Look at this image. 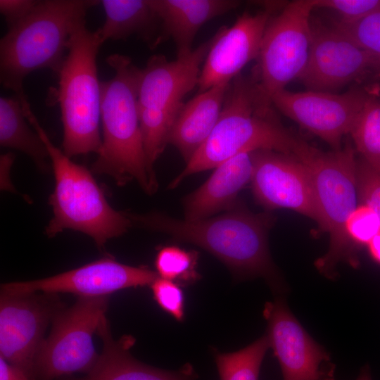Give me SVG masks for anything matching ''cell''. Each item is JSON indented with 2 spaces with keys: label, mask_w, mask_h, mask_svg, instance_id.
Here are the masks:
<instances>
[{
  "label": "cell",
  "mask_w": 380,
  "mask_h": 380,
  "mask_svg": "<svg viewBox=\"0 0 380 380\" xmlns=\"http://www.w3.org/2000/svg\"><path fill=\"white\" fill-rule=\"evenodd\" d=\"M125 214L132 226L202 248L222 261L236 280L261 277L275 291L284 287L269 251L267 234L273 223L269 214H254L234 207L220 216L196 221L158 212Z\"/></svg>",
  "instance_id": "obj_1"
},
{
  "label": "cell",
  "mask_w": 380,
  "mask_h": 380,
  "mask_svg": "<svg viewBox=\"0 0 380 380\" xmlns=\"http://www.w3.org/2000/svg\"><path fill=\"white\" fill-rule=\"evenodd\" d=\"M260 97L251 76L230 83L218 121L210 137L170 184L173 189L193 174L215 168L243 153L270 150L294 156L302 139L285 128Z\"/></svg>",
  "instance_id": "obj_2"
},
{
  "label": "cell",
  "mask_w": 380,
  "mask_h": 380,
  "mask_svg": "<svg viewBox=\"0 0 380 380\" xmlns=\"http://www.w3.org/2000/svg\"><path fill=\"white\" fill-rule=\"evenodd\" d=\"M106 63L114 75L101 82L102 144L91 172L111 177L120 186L135 180L152 194L158 184L146 160L139 120L140 68L130 58L118 53L110 55Z\"/></svg>",
  "instance_id": "obj_3"
},
{
  "label": "cell",
  "mask_w": 380,
  "mask_h": 380,
  "mask_svg": "<svg viewBox=\"0 0 380 380\" xmlns=\"http://www.w3.org/2000/svg\"><path fill=\"white\" fill-rule=\"evenodd\" d=\"M94 0H42L0 40V81L20 100L27 99L23 82L31 72L49 68L58 75L74 31L86 23Z\"/></svg>",
  "instance_id": "obj_4"
},
{
  "label": "cell",
  "mask_w": 380,
  "mask_h": 380,
  "mask_svg": "<svg viewBox=\"0 0 380 380\" xmlns=\"http://www.w3.org/2000/svg\"><path fill=\"white\" fill-rule=\"evenodd\" d=\"M25 115L46 146L55 177L49 198L53 217L45 228L46 234L53 237L66 229L77 231L90 236L99 249L104 248L108 240L132 227L131 221L125 212L110 206L91 171L72 162L53 144L31 108Z\"/></svg>",
  "instance_id": "obj_5"
},
{
  "label": "cell",
  "mask_w": 380,
  "mask_h": 380,
  "mask_svg": "<svg viewBox=\"0 0 380 380\" xmlns=\"http://www.w3.org/2000/svg\"><path fill=\"white\" fill-rule=\"evenodd\" d=\"M355 150L347 143L343 148L324 152L303 141L295 155L310 174L317 222L329 234V246L315 266L325 276L332 277L337 264L347 262L355 266L356 253L345 232L346 222L356 208L357 187Z\"/></svg>",
  "instance_id": "obj_6"
},
{
  "label": "cell",
  "mask_w": 380,
  "mask_h": 380,
  "mask_svg": "<svg viewBox=\"0 0 380 380\" xmlns=\"http://www.w3.org/2000/svg\"><path fill=\"white\" fill-rule=\"evenodd\" d=\"M102 45L96 31L86 23L72 33L68 50L58 73L57 101L63 128V152L69 158L98 153L100 134L101 82L96 57Z\"/></svg>",
  "instance_id": "obj_7"
},
{
  "label": "cell",
  "mask_w": 380,
  "mask_h": 380,
  "mask_svg": "<svg viewBox=\"0 0 380 380\" xmlns=\"http://www.w3.org/2000/svg\"><path fill=\"white\" fill-rule=\"evenodd\" d=\"M315 8L314 0L286 3L267 25L251 77L267 104L272 105L273 96L298 79L305 68Z\"/></svg>",
  "instance_id": "obj_8"
},
{
  "label": "cell",
  "mask_w": 380,
  "mask_h": 380,
  "mask_svg": "<svg viewBox=\"0 0 380 380\" xmlns=\"http://www.w3.org/2000/svg\"><path fill=\"white\" fill-rule=\"evenodd\" d=\"M108 303V296H78L72 305L55 315L34 360V380H58L76 373L86 374L92 369L99 357L93 335Z\"/></svg>",
  "instance_id": "obj_9"
},
{
  "label": "cell",
  "mask_w": 380,
  "mask_h": 380,
  "mask_svg": "<svg viewBox=\"0 0 380 380\" xmlns=\"http://www.w3.org/2000/svg\"><path fill=\"white\" fill-rule=\"evenodd\" d=\"M58 293L0 295V357L34 379L36 356L48 326L63 308Z\"/></svg>",
  "instance_id": "obj_10"
},
{
  "label": "cell",
  "mask_w": 380,
  "mask_h": 380,
  "mask_svg": "<svg viewBox=\"0 0 380 380\" xmlns=\"http://www.w3.org/2000/svg\"><path fill=\"white\" fill-rule=\"evenodd\" d=\"M312 40L298 78L310 91H327L377 76L380 63L334 25L311 18Z\"/></svg>",
  "instance_id": "obj_11"
},
{
  "label": "cell",
  "mask_w": 380,
  "mask_h": 380,
  "mask_svg": "<svg viewBox=\"0 0 380 380\" xmlns=\"http://www.w3.org/2000/svg\"><path fill=\"white\" fill-rule=\"evenodd\" d=\"M369 89L354 87L343 94L284 89L272 99L273 106L301 127L340 150L342 139L350 133Z\"/></svg>",
  "instance_id": "obj_12"
},
{
  "label": "cell",
  "mask_w": 380,
  "mask_h": 380,
  "mask_svg": "<svg viewBox=\"0 0 380 380\" xmlns=\"http://www.w3.org/2000/svg\"><path fill=\"white\" fill-rule=\"evenodd\" d=\"M158 277L156 272L147 267L127 265L108 255L49 277L2 284L1 292L70 293L78 296H101L124 289L151 285Z\"/></svg>",
  "instance_id": "obj_13"
},
{
  "label": "cell",
  "mask_w": 380,
  "mask_h": 380,
  "mask_svg": "<svg viewBox=\"0 0 380 380\" xmlns=\"http://www.w3.org/2000/svg\"><path fill=\"white\" fill-rule=\"evenodd\" d=\"M263 4V10L255 13L245 11L232 26H222L214 34L201 71L198 93L230 83L246 65L257 58L267 25L282 6L280 3Z\"/></svg>",
  "instance_id": "obj_14"
},
{
  "label": "cell",
  "mask_w": 380,
  "mask_h": 380,
  "mask_svg": "<svg viewBox=\"0 0 380 380\" xmlns=\"http://www.w3.org/2000/svg\"><path fill=\"white\" fill-rule=\"evenodd\" d=\"M253 160L252 190L259 204L269 210H293L317 221L310 174L300 160L270 150L253 152Z\"/></svg>",
  "instance_id": "obj_15"
},
{
  "label": "cell",
  "mask_w": 380,
  "mask_h": 380,
  "mask_svg": "<svg viewBox=\"0 0 380 380\" xmlns=\"http://www.w3.org/2000/svg\"><path fill=\"white\" fill-rule=\"evenodd\" d=\"M263 316L270 347L284 380H318L334 368L321 367L329 360V354L309 336L281 299L267 303Z\"/></svg>",
  "instance_id": "obj_16"
},
{
  "label": "cell",
  "mask_w": 380,
  "mask_h": 380,
  "mask_svg": "<svg viewBox=\"0 0 380 380\" xmlns=\"http://www.w3.org/2000/svg\"><path fill=\"white\" fill-rule=\"evenodd\" d=\"M214 35L191 53L174 61L163 55L150 57L140 68L138 106L151 109L182 107L184 96L198 87L202 66L214 41Z\"/></svg>",
  "instance_id": "obj_17"
},
{
  "label": "cell",
  "mask_w": 380,
  "mask_h": 380,
  "mask_svg": "<svg viewBox=\"0 0 380 380\" xmlns=\"http://www.w3.org/2000/svg\"><path fill=\"white\" fill-rule=\"evenodd\" d=\"M96 334L103 345L96 364L84 376L68 380H196L198 377L189 363L172 371L146 365L134 357L130 348L135 338L124 335L114 339L106 315L101 318Z\"/></svg>",
  "instance_id": "obj_18"
},
{
  "label": "cell",
  "mask_w": 380,
  "mask_h": 380,
  "mask_svg": "<svg viewBox=\"0 0 380 380\" xmlns=\"http://www.w3.org/2000/svg\"><path fill=\"white\" fill-rule=\"evenodd\" d=\"M160 20V32L156 47L172 39L177 58L189 55L201 27L208 21L224 15L241 2L236 0H151Z\"/></svg>",
  "instance_id": "obj_19"
},
{
  "label": "cell",
  "mask_w": 380,
  "mask_h": 380,
  "mask_svg": "<svg viewBox=\"0 0 380 380\" xmlns=\"http://www.w3.org/2000/svg\"><path fill=\"white\" fill-rule=\"evenodd\" d=\"M253 172V152L239 154L217 166L199 188L184 198V219L196 221L232 209L238 194L251 182Z\"/></svg>",
  "instance_id": "obj_20"
},
{
  "label": "cell",
  "mask_w": 380,
  "mask_h": 380,
  "mask_svg": "<svg viewBox=\"0 0 380 380\" xmlns=\"http://www.w3.org/2000/svg\"><path fill=\"white\" fill-rule=\"evenodd\" d=\"M229 83L215 86L184 103L170 133L169 144L186 163L204 144L220 118Z\"/></svg>",
  "instance_id": "obj_21"
},
{
  "label": "cell",
  "mask_w": 380,
  "mask_h": 380,
  "mask_svg": "<svg viewBox=\"0 0 380 380\" xmlns=\"http://www.w3.org/2000/svg\"><path fill=\"white\" fill-rule=\"evenodd\" d=\"M100 4L106 19L96 32L102 44L136 35L150 49L156 48L160 23L151 0H102Z\"/></svg>",
  "instance_id": "obj_22"
},
{
  "label": "cell",
  "mask_w": 380,
  "mask_h": 380,
  "mask_svg": "<svg viewBox=\"0 0 380 380\" xmlns=\"http://www.w3.org/2000/svg\"><path fill=\"white\" fill-rule=\"evenodd\" d=\"M19 98H0V145L20 151L28 156L42 171L49 168V158L45 144L36 131L32 130Z\"/></svg>",
  "instance_id": "obj_23"
},
{
  "label": "cell",
  "mask_w": 380,
  "mask_h": 380,
  "mask_svg": "<svg viewBox=\"0 0 380 380\" xmlns=\"http://www.w3.org/2000/svg\"><path fill=\"white\" fill-rule=\"evenodd\" d=\"M378 89H369L350 134L357 151L366 163L380 170V99Z\"/></svg>",
  "instance_id": "obj_24"
},
{
  "label": "cell",
  "mask_w": 380,
  "mask_h": 380,
  "mask_svg": "<svg viewBox=\"0 0 380 380\" xmlns=\"http://www.w3.org/2000/svg\"><path fill=\"white\" fill-rule=\"evenodd\" d=\"M269 347L265 334L237 351H216L214 357L220 380H258L261 365Z\"/></svg>",
  "instance_id": "obj_25"
},
{
  "label": "cell",
  "mask_w": 380,
  "mask_h": 380,
  "mask_svg": "<svg viewBox=\"0 0 380 380\" xmlns=\"http://www.w3.org/2000/svg\"><path fill=\"white\" fill-rule=\"evenodd\" d=\"M182 106L165 109L138 106L144 149L152 170L155 162L169 144L171 131Z\"/></svg>",
  "instance_id": "obj_26"
},
{
  "label": "cell",
  "mask_w": 380,
  "mask_h": 380,
  "mask_svg": "<svg viewBox=\"0 0 380 380\" xmlns=\"http://www.w3.org/2000/svg\"><path fill=\"white\" fill-rule=\"evenodd\" d=\"M198 255L194 251H186L175 246L161 248L155 259L158 276L179 285H189L200 279L196 270Z\"/></svg>",
  "instance_id": "obj_27"
},
{
  "label": "cell",
  "mask_w": 380,
  "mask_h": 380,
  "mask_svg": "<svg viewBox=\"0 0 380 380\" xmlns=\"http://www.w3.org/2000/svg\"><path fill=\"white\" fill-rule=\"evenodd\" d=\"M346 236L355 253L380 232V218L369 204L361 203L348 216L346 224Z\"/></svg>",
  "instance_id": "obj_28"
},
{
  "label": "cell",
  "mask_w": 380,
  "mask_h": 380,
  "mask_svg": "<svg viewBox=\"0 0 380 380\" xmlns=\"http://www.w3.org/2000/svg\"><path fill=\"white\" fill-rule=\"evenodd\" d=\"M380 63V10L355 22L334 25Z\"/></svg>",
  "instance_id": "obj_29"
},
{
  "label": "cell",
  "mask_w": 380,
  "mask_h": 380,
  "mask_svg": "<svg viewBox=\"0 0 380 380\" xmlns=\"http://www.w3.org/2000/svg\"><path fill=\"white\" fill-rule=\"evenodd\" d=\"M154 300L178 322L184 319V295L180 285L158 277L151 285Z\"/></svg>",
  "instance_id": "obj_30"
},
{
  "label": "cell",
  "mask_w": 380,
  "mask_h": 380,
  "mask_svg": "<svg viewBox=\"0 0 380 380\" xmlns=\"http://www.w3.org/2000/svg\"><path fill=\"white\" fill-rule=\"evenodd\" d=\"M315 8L331 10L339 15L341 22L360 20L380 10V0H314Z\"/></svg>",
  "instance_id": "obj_31"
},
{
  "label": "cell",
  "mask_w": 380,
  "mask_h": 380,
  "mask_svg": "<svg viewBox=\"0 0 380 380\" xmlns=\"http://www.w3.org/2000/svg\"><path fill=\"white\" fill-rule=\"evenodd\" d=\"M356 176L358 198L371 205L380 218V170L360 158L357 159Z\"/></svg>",
  "instance_id": "obj_32"
},
{
  "label": "cell",
  "mask_w": 380,
  "mask_h": 380,
  "mask_svg": "<svg viewBox=\"0 0 380 380\" xmlns=\"http://www.w3.org/2000/svg\"><path fill=\"white\" fill-rule=\"evenodd\" d=\"M39 0H0V13L8 29L27 17L38 5Z\"/></svg>",
  "instance_id": "obj_33"
},
{
  "label": "cell",
  "mask_w": 380,
  "mask_h": 380,
  "mask_svg": "<svg viewBox=\"0 0 380 380\" xmlns=\"http://www.w3.org/2000/svg\"><path fill=\"white\" fill-rule=\"evenodd\" d=\"M0 380H33L17 367L0 357Z\"/></svg>",
  "instance_id": "obj_34"
},
{
  "label": "cell",
  "mask_w": 380,
  "mask_h": 380,
  "mask_svg": "<svg viewBox=\"0 0 380 380\" xmlns=\"http://www.w3.org/2000/svg\"><path fill=\"white\" fill-rule=\"evenodd\" d=\"M371 258L380 264V232L367 246Z\"/></svg>",
  "instance_id": "obj_35"
},
{
  "label": "cell",
  "mask_w": 380,
  "mask_h": 380,
  "mask_svg": "<svg viewBox=\"0 0 380 380\" xmlns=\"http://www.w3.org/2000/svg\"><path fill=\"white\" fill-rule=\"evenodd\" d=\"M356 380H372L368 369H365L363 371H362Z\"/></svg>",
  "instance_id": "obj_36"
},
{
  "label": "cell",
  "mask_w": 380,
  "mask_h": 380,
  "mask_svg": "<svg viewBox=\"0 0 380 380\" xmlns=\"http://www.w3.org/2000/svg\"><path fill=\"white\" fill-rule=\"evenodd\" d=\"M318 380H335L334 378V368Z\"/></svg>",
  "instance_id": "obj_37"
},
{
  "label": "cell",
  "mask_w": 380,
  "mask_h": 380,
  "mask_svg": "<svg viewBox=\"0 0 380 380\" xmlns=\"http://www.w3.org/2000/svg\"><path fill=\"white\" fill-rule=\"evenodd\" d=\"M379 77L380 78V73H379Z\"/></svg>",
  "instance_id": "obj_38"
}]
</instances>
